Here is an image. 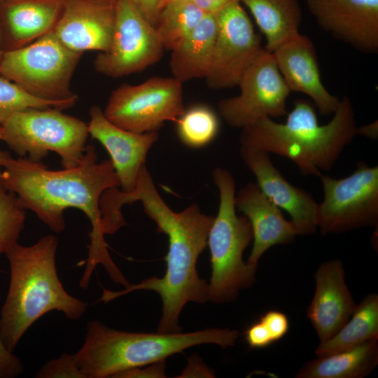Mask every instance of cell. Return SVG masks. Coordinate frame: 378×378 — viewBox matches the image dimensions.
Returning <instances> with one entry per match:
<instances>
[{"mask_svg": "<svg viewBox=\"0 0 378 378\" xmlns=\"http://www.w3.org/2000/svg\"><path fill=\"white\" fill-rule=\"evenodd\" d=\"M2 187L13 193L24 209L32 211L56 233L65 227L64 211L81 210L91 224L90 243L86 266L79 286L88 287L97 265H102L111 279L125 287L130 284L111 259L102 227L99 202L104 192L119 187L120 182L111 160L97 162L95 148L86 146L78 165L50 170L41 162L27 157L6 158L0 178Z\"/></svg>", "mask_w": 378, "mask_h": 378, "instance_id": "cell-1", "label": "cell"}, {"mask_svg": "<svg viewBox=\"0 0 378 378\" xmlns=\"http://www.w3.org/2000/svg\"><path fill=\"white\" fill-rule=\"evenodd\" d=\"M118 198L122 204L141 202L146 214L156 223L158 232L166 234L169 244L164 258L166 272L161 278L152 276L119 291L102 288L99 301L107 303L136 290L155 291L162 302L157 332H180L182 328L178 319L185 304L209 300V284L199 276L196 265L207 246L214 216L202 213L196 204L180 212L172 210L158 193L146 165L139 170L134 189L129 192H120Z\"/></svg>", "mask_w": 378, "mask_h": 378, "instance_id": "cell-2", "label": "cell"}, {"mask_svg": "<svg viewBox=\"0 0 378 378\" xmlns=\"http://www.w3.org/2000/svg\"><path fill=\"white\" fill-rule=\"evenodd\" d=\"M332 119L320 125L313 103L297 99L285 123L263 118L243 127L240 147L274 153L293 161L300 173L321 176L330 170L356 135L354 110L344 97Z\"/></svg>", "mask_w": 378, "mask_h": 378, "instance_id": "cell-3", "label": "cell"}, {"mask_svg": "<svg viewBox=\"0 0 378 378\" xmlns=\"http://www.w3.org/2000/svg\"><path fill=\"white\" fill-rule=\"evenodd\" d=\"M57 245V237L49 234L31 246L18 242L5 253L10 275L1 310L0 338L12 352L29 328L48 312L56 310L77 320L88 309V303L69 294L59 279Z\"/></svg>", "mask_w": 378, "mask_h": 378, "instance_id": "cell-4", "label": "cell"}, {"mask_svg": "<svg viewBox=\"0 0 378 378\" xmlns=\"http://www.w3.org/2000/svg\"><path fill=\"white\" fill-rule=\"evenodd\" d=\"M237 337V330L227 328L185 333L132 332L92 320L74 358L85 378L114 377L123 371L164 360L196 345L214 344L226 349L234 346Z\"/></svg>", "mask_w": 378, "mask_h": 378, "instance_id": "cell-5", "label": "cell"}, {"mask_svg": "<svg viewBox=\"0 0 378 378\" xmlns=\"http://www.w3.org/2000/svg\"><path fill=\"white\" fill-rule=\"evenodd\" d=\"M212 178L219 192V206L207 238L211 267L209 300L219 304L234 301L241 289L251 286L256 270L243 260L253 231L248 218L236 213L234 178L222 167L214 169Z\"/></svg>", "mask_w": 378, "mask_h": 378, "instance_id": "cell-6", "label": "cell"}, {"mask_svg": "<svg viewBox=\"0 0 378 378\" xmlns=\"http://www.w3.org/2000/svg\"><path fill=\"white\" fill-rule=\"evenodd\" d=\"M0 126L1 140L20 157L41 162L53 151L64 168L79 164L89 135L88 124L56 108L20 111Z\"/></svg>", "mask_w": 378, "mask_h": 378, "instance_id": "cell-7", "label": "cell"}, {"mask_svg": "<svg viewBox=\"0 0 378 378\" xmlns=\"http://www.w3.org/2000/svg\"><path fill=\"white\" fill-rule=\"evenodd\" d=\"M82 55L64 46L52 31L24 46L5 50L0 75L34 97L78 101L71 80Z\"/></svg>", "mask_w": 378, "mask_h": 378, "instance_id": "cell-8", "label": "cell"}, {"mask_svg": "<svg viewBox=\"0 0 378 378\" xmlns=\"http://www.w3.org/2000/svg\"><path fill=\"white\" fill-rule=\"evenodd\" d=\"M323 192L318 203L317 228L323 234L378 225V167L359 162L349 176H319Z\"/></svg>", "mask_w": 378, "mask_h": 378, "instance_id": "cell-9", "label": "cell"}, {"mask_svg": "<svg viewBox=\"0 0 378 378\" xmlns=\"http://www.w3.org/2000/svg\"><path fill=\"white\" fill-rule=\"evenodd\" d=\"M182 84L173 76H154L138 85H122L111 92L104 114L128 131L158 132L183 113Z\"/></svg>", "mask_w": 378, "mask_h": 378, "instance_id": "cell-10", "label": "cell"}, {"mask_svg": "<svg viewBox=\"0 0 378 378\" xmlns=\"http://www.w3.org/2000/svg\"><path fill=\"white\" fill-rule=\"evenodd\" d=\"M237 86L238 95L223 99L217 106L220 115L230 127L242 129L263 118L287 114L286 101L291 91L272 52L265 49Z\"/></svg>", "mask_w": 378, "mask_h": 378, "instance_id": "cell-11", "label": "cell"}, {"mask_svg": "<svg viewBox=\"0 0 378 378\" xmlns=\"http://www.w3.org/2000/svg\"><path fill=\"white\" fill-rule=\"evenodd\" d=\"M164 50L155 27L129 0H116L110 46L97 55L94 66L104 76L120 78L157 63Z\"/></svg>", "mask_w": 378, "mask_h": 378, "instance_id": "cell-12", "label": "cell"}, {"mask_svg": "<svg viewBox=\"0 0 378 378\" xmlns=\"http://www.w3.org/2000/svg\"><path fill=\"white\" fill-rule=\"evenodd\" d=\"M218 31L206 81L215 90L237 86L246 69L262 52L261 38L239 0L216 13Z\"/></svg>", "mask_w": 378, "mask_h": 378, "instance_id": "cell-13", "label": "cell"}, {"mask_svg": "<svg viewBox=\"0 0 378 378\" xmlns=\"http://www.w3.org/2000/svg\"><path fill=\"white\" fill-rule=\"evenodd\" d=\"M318 26L365 53L378 51V0H306Z\"/></svg>", "mask_w": 378, "mask_h": 378, "instance_id": "cell-14", "label": "cell"}, {"mask_svg": "<svg viewBox=\"0 0 378 378\" xmlns=\"http://www.w3.org/2000/svg\"><path fill=\"white\" fill-rule=\"evenodd\" d=\"M116 0H65L53 31L69 49L106 51L115 22Z\"/></svg>", "mask_w": 378, "mask_h": 378, "instance_id": "cell-15", "label": "cell"}, {"mask_svg": "<svg viewBox=\"0 0 378 378\" xmlns=\"http://www.w3.org/2000/svg\"><path fill=\"white\" fill-rule=\"evenodd\" d=\"M241 158L254 174L260 190L279 208L285 210L298 235H310L317 229L318 203L312 194L289 183L273 164L270 153L240 147Z\"/></svg>", "mask_w": 378, "mask_h": 378, "instance_id": "cell-16", "label": "cell"}, {"mask_svg": "<svg viewBox=\"0 0 378 378\" xmlns=\"http://www.w3.org/2000/svg\"><path fill=\"white\" fill-rule=\"evenodd\" d=\"M89 113V134L109 153L121 190L132 191L148 153L158 139V132L136 133L124 130L109 121L97 106H91Z\"/></svg>", "mask_w": 378, "mask_h": 378, "instance_id": "cell-17", "label": "cell"}, {"mask_svg": "<svg viewBox=\"0 0 378 378\" xmlns=\"http://www.w3.org/2000/svg\"><path fill=\"white\" fill-rule=\"evenodd\" d=\"M279 70L290 91L304 93L321 114H332L340 99L323 85L316 52L311 39L298 33L272 52Z\"/></svg>", "mask_w": 378, "mask_h": 378, "instance_id": "cell-18", "label": "cell"}, {"mask_svg": "<svg viewBox=\"0 0 378 378\" xmlns=\"http://www.w3.org/2000/svg\"><path fill=\"white\" fill-rule=\"evenodd\" d=\"M316 289L307 309V317L317 332L319 342L335 335L356 308L344 281L340 260L323 262L314 275Z\"/></svg>", "mask_w": 378, "mask_h": 378, "instance_id": "cell-19", "label": "cell"}, {"mask_svg": "<svg viewBox=\"0 0 378 378\" xmlns=\"http://www.w3.org/2000/svg\"><path fill=\"white\" fill-rule=\"evenodd\" d=\"M236 209L249 220L253 231V247L246 262L256 270L261 256L272 246L293 241L298 232L291 220L259 188L256 183H248L234 197Z\"/></svg>", "mask_w": 378, "mask_h": 378, "instance_id": "cell-20", "label": "cell"}, {"mask_svg": "<svg viewBox=\"0 0 378 378\" xmlns=\"http://www.w3.org/2000/svg\"><path fill=\"white\" fill-rule=\"evenodd\" d=\"M64 1H0V22L5 50L24 46L53 31Z\"/></svg>", "mask_w": 378, "mask_h": 378, "instance_id": "cell-21", "label": "cell"}, {"mask_svg": "<svg viewBox=\"0 0 378 378\" xmlns=\"http://www.w3.org/2000/svg\"><path fill=\"white\" fill-rule=\"evenodd\" d=\"M218 31L216 14L206 13L193 31L172 51L173 77L183 82L206 78L213 61Z\"/></svg>", "mask_w": 378, "mask_h": 378, "instance_id": "cell-22", "label": "cell"}, {"mask_svg": "<svg viewBox=\"0 0 378 378\" xmlns=\"http://www.w3.org/2000/svg\"><path fill=\"white\" fill-rule=\"evenodd\" d=\"M378 363V338L353 348L309 360L299 369L297 378H363Z\"/></svg>", "mask_w": 378, "mask_h": 378, "instance_id": "cell-23", "label": "cell"}, {"mask_svg": "<svg viewBox=\"0 0 378 378\" xmlns=\"http://www.w3.org/2000/svg\"><path fill=\"white\" fill-rule=\"evenodd\" d=\"M250 10L272 52L299 33L302 11L298 0H239Z\"/></svg>", "mask_w": 378, "mask_h": 378, "instance_id": "cell-24", "label": "cell"}, {"mask_svg": "<svg viewBox=\"0 0 378 378\" xmlns=\"http://www.w3.org/2000/svg\"><path fill=\"white\" fill-rule=\"evenodd\" d=\"M378 338V295L371 293L356 305L354 313L329 340L319 342L315 354L324 356Z\"/></svg>", "mask_w": 378, "mask_h": 378, "instance_id": "cell-25", "label": "cell"}, {"mask_svg": "<svg viewBox=\"0 0 378 378\" xmlns=\"http://www.w3.org/2000/svg\"><path fill=\"white\" fill-rule=\"evenodd\" d=\"M205 14L192 0L165 4L155 27L164 49L172 50L176 48Z\"/></svg>", "mask_w": 378, "mask_h": 378, "instance_id": "cell-26", "label": "cell"}, {"mask_svg": "<svg viewBox=\"0 0 378 378\" xmlns=\"http://www.w3.org/2000/svg\"><path fill=\"white\" fill-rule=\"evenodd\" d=\"M176 124L178 139L183 145L192 148L209 144L219 131V120L216 112L202 104L185 108Z\"/></svg>", "mask_w": 378, "mask_h": 378, "instance_id": "cell-27", "label": "cell"}, {"mask_svg": "<svg viewBox=\"0 0 378 378\" xmlns=\"http://www.w3.org/2000/svg\"><path fill=\"white\" fill-rule=\"evenodd\" d=\"M77 101H50L34 97L15 83L0 75V125L16 112L28 108L74 106Z\"/></svg>", "mask_w": 378, "mask_h": 378, "instance_id": "cell-28", "label": "cell"}, {"mask_svg": "<svg viewBox=\"0 0 378 378\" xmlns=\"http://www.w3.org/2000/svg\"><path fill=\"white\" fill-rule=\"evenodd\" d=\"M26 211L16 196L0 183V254L18 243L24 226Z\"/></svg>", "mask_w": 378, "mask_h": 378, "instance_id": "cell-29", "label": "cell"}, {"mask_svg": "<svg viewBox=\"0 0 378 378\" xmlns=\"http://www.w3.org/2000/svg\"><path fill=\"white\" fill-rule=\"evenodd\" d=\"M37 378H85L78 368L74 354H62L43 365L36 374Z\"/></svg>", "mask_w": 378, "mask_h": 378, "instance_id": "cell-30", "label": "cell"}, {"mask_svg": "<svg viewBox=\"0 0 378 378\" xmlns=\"http://www.w3.org/2000/svg\"><path fill=\"white\" fill-rule=\"evenodd\" d=\"M259 320L267 328L274 342L282 339L288 331V318L281 312L270 310L265 313Z\"/></svg>", "mask_w": 378, "mask_h": 378, "instance_id": "cell-31", "label": "cell"}, {"mask_svg": "<svg viewBox=\"0 0 378 378\" xmlns=\"http://www.w3.org/2000/svg\"><path fill=\"white\" fill-rule=\"evenodd\" d=\"M22 372L21 360L6 347L0 338V378H15Z\"/></svg>", "mask_w": 378, "mask_h": 378, "instance_id": "cell-32", "label": "cell"}, {"mask_svg": "<svg viewBox=\"0 0 378 378\" xmlns=\"http://www.w3.org/2000/svg\"><path fill=\"white\" fill-rule=\"evenodd\" d=\"M244 335L246 342L251 349H263L274 342L267 328L260 320L251 325Z\"/></svg>", "mask_w": 378, "mask_h": 378, "instance_id": "cell-33", "label": "cell"}, {"mask_svg": "<svg viewBox=\"0 0 378 378\" xmlns=\"http://www.w3.org/2000/svg\"><path fill=\"white\" fill-rule=\"evenodd\" d=\"M165 360L148 365L132 368L114 376L115 378H136V377H166Z\"/></svg>", "mask_w": 378, "mask_h": 378, "instance_id": "cell-34", "label": "cell"}, {"mask_svg": "<svg viewBox=\"0 0 378 378\" xmlns=\"http://www.w3.org/2000/svg\"><path fill=\"white\" fill-rule=\"evenodd\" d=\"M151 24L155 27L164 0H129Z\"/></svg>", "mask_w": 378, "mask_h": 378, "instance_id": "cell-35", "label": "cell"}, {"mask_svg": "<svg viewBox=\"0 0 378 378\" xmlns=\"http://www.w3.org/2000/svg\"><path fill=\"white\" fill-rule=\"evenodd\" d=\"M204 13L216 14L234 0H192Z\"/></svg>", "mask_w": 378, "mask_h": 378, "instance_id": "cell-36", "label": "cell"}, {"mask_svg": "<svg viewBox=\"0 0 378 378\" xmlns=\"http://www.w3.org/2000/svg\"><path fill=\"white\" fill-rule=\"evenodd\" d=\"M365 136L368 138L376 139L378 136V122L377 120L372 123L356 127V135Z\"/></svg>", "mask_w": 378, "mask_h": 378, "instance_id": "cell-37", "label": "cell"}, {"mask_svg": "<svg viewBox=\"0 0 378 378\" xmlns=\"http://www.w3.org/2000/svg\"><path fill=\"white\" fill-rule=\"evenodd\" d=\"M10 154L6 151H3L0 150V178L3 169V165L4 162L6 160V158Z\"/></svg>", "mask_w": 378, "mask_h": 378, "instance_id": "cell-38", "label": "cell"}, {"mask_svg": "<svg viewBox=\"0 0 378 378\" xmlns=\"http://www.w3.org/2000/svg\"><path fill=\"white\" fill-rule=\"evenodd\" d=\"M4 51L5 50H4V43H3L2 29H1V24L0 22V62L1 60Z\"/></svg>", "mask_w": 378, "mask_h": 378, "instance_id": "cell-39", "label": "cell"}, {"mask_svg": "<svg viewBox=\"0 0 378 378\" xmlns=\"http://www.w3.org/2000/svg\"><path fill=\"white\" fill-rule=\"evenodd\" d=\"M183 1H190V0H164V4L169 2Z\"/></svg>", "mask_w": 378, "mask_h": 378, "instance_id": "cell-40", "label": "cell"}, {"mask_svg": "<svg viewBox=\"0 0 378 378\" xmlns=\"http://www.w3.org/2000/svg\"><path fill=\"white\" fill-rule=\"evenodd\" d=\"M2 139V130H1V127L0 126V140Z\"/></svg>", "mask_w": 378, "mask_h": 378, "instance_id": "cell-41", "label": "cell"}, {"mask_svg": "<svg viewBox=\"0 0 378 378\" xmlns=\"http://www.w3.org/2000/svg\"><path fill=\"white\" fill-rule=\"evenodd\" d=\"M0 1H4V0H0Z\"/></svg>", "mask_w": 378, "mask_h": 378, "instance_id": "cell-42", "label": "cell"}]
</instances>
